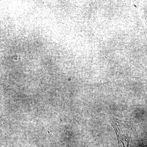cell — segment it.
<instances>
[{
	"label": "cell",
	"mask_w": 147,
	"mask_h": 147,
	"mask_svg": "<svg viewBox=\"0 0 147 147\" xmlns=\"http://www.w3.org/2000/svg\"><path fill=\"white\" fill-rule=\"evenodd\" d=\"M111 122L117 137L118 147H129L131 135L127 133L126 130H124L123 124L120 121L116 120H112Z\"/></svg>",
	"instance_id": "obj_1"
}]
</instances>
